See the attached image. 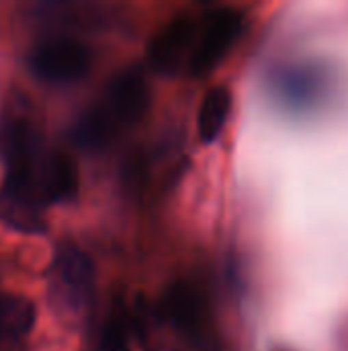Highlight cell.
I'll use <instances>...</instances> for the list:
<instances>
[{"instance_id": "10", "label": "cell", "mask_w": 348, "mask_h": 351, "mask_svg": "<svg viewBox=\"0 0 348 351\" xmlns=\"http://www.w3.org/2000/svg\"><path fill=\"white\" fill-rule=\"evenodd\" d=\"M232 111V93L226 86H213L205 93L197 113V134L203 144L219 138Z\"/></svg>"}, {"instance_id": "5", "label": "cell", "mask_w": 348, "mask_h": 351, "mask_svg": "<svg viewBox=\"0 0 348 351\" xmlns=\"http://www.w3.org/2000/svg\"><path fill=\"white\" fill-rule=\"evenodd\" d=\"M197 23L187 16L178 14L168 25H164L156 37L148 45V60L154 70L162 74H172L183 66V60L191 62V56L197 45Z\"/></svg>"}, {"instance_id": "3", "label": "cell", "mask_w": 348, "mask_h": 351, "mask_svg": "<svg viewBox=\"0 0 348 351\" xmlns=\"http://www.w3.org/2000/svg\"><path fill=\"white\" fill-rule=\"evenodd\" d=\"M96 107L115 128V132L135 125L150 109V86L148 78L139 68H127L113 76L105 97Z\"/></svg>"}, {"instance_id": "6", "label": "cell", "mask_w": 348, "mask_h": 351, "mask_svg": "<svg viewBox=\"0 0 348 351\" xmlns=\"http://www.w3.org/2000/svg\"><path fill=\"white\" fill-rule=\"evenodd\" d=\"M35 185L43 206L72 202L78 195V169L64 152L43 154L35 175Z\"/></svg>"}, {"instance_id": "14", "label": "cell", "mask_w": 348, "mask_h": 351, "mask_svg": "<svg viewBox=\"0 0 348 351\" xmlns=\"http://www.w3.org/2000/svg\"><path fill=\"white\" fill-rule=\"evenodd\" d=\"M277 351H285V350H277Z\"/></svg>"}, {"instance_id": "12", "label": "cell", "mask_w": 348, "mask_h": 351, "mask_svg": "<svg viewBox=\"0 0 348 351\" xmlns=\"http://www.w3.org/2000/svg\"><path fill=\"white\" fill-rule=\"evenodd\" d=\"M115 128L109 123V119L103 115V111L92 105L88 107L74 123L70 136H72V142L80 148V150H86V152H96V150H103L111 144V140L115 138Z\"/></svg>"}, {"instance_id": "8", "label": "cell", "mask_w": 348, "mask_h": 351, "mask_svg": "<svg viewBox=\"0 0 348 351\" xmlns=\"http://www.w3.org/2000/svg\"><path fill=\"white\" fill-rule=\"evenodd\" d=\"M162 313L178 329L195 333L203 325L205 302L195 286L187 282H176L166 290L162 298Z\"/></svg>"}, {"instance_id": "11", "label": "cell", "mask_w": 348, "mask_h": 351, "mask_svg": "<svg viewBox=\"0 0 348 351\" xmlns=\"http://www.w3.org/2000/svg\"><path fill=\"white\" fill-rule=\"evenodd\" d=\"M322 82L324 78L318 74V70L289 68V70L279 72V76L275 78V90H277V97H281L285 103L299 107V105L312 103L314 97H318Z\"/></svg>"}, {"instance_id": "13", "label": "cell", "mask_w": 348, "mask_h": 351, "mask_svg": "<svg viewBox=\"0 0 348 351\" xmlns=\"http://www.w3.org/2000/svg\"><path fill=\"white\" fill-rule=\"evenodd\" d=\"M96 351H131L127 327L119 317H111L103 325L98 341H96Z\"/></svg>"}, {"instance_id": "4", "label": "cell", "mask_w": 348, "mask_h": 351, "mask_svg": "<svg viewBox=\"0 0 348 351\" xmlns=\"http://www.w3.org/2000/svg\"><path fill=\"white\" fill-rule=\"evenodd\" d=\"M51 282L55 298L64 308L82 311L94 292L92 259L76 245H62L55 251Z\"/></svg>"}, {"instance_id": "9", "label": "cell", "mask_w": 348, "mask_h": 351, "mask_svg": "<svg viewBox=\"0 0 348 351\" xmlns=\"http://www.w3.org/2000/svg\"><path fill=\"white\" fill-rule=\"evenodd\" d=\"M37 319L35 304L23 296L0 294V348L23 341Z\"/></svg>"}, {"instance_id": "2", "label": "cell", "mask_w": 348, "mask_h": 351, "mask_svg": "<svg viewBox=\"0 0 348 351\" xmlns=\"http://www.w3.org/2000/svg\"><path fill=\"white\" fill-rule=\"evenodd\" d=\"M244 27V16L236 8H219L203 27V33L197 37L195 51L189 62L191 76H207L211 74L232 51L236 41L240 39Z\"/></svg>"}, {"instance_id": "1", "label": "cell", "mask_w": 348, "mask_h": 351, "mask_svg": "<svg viewBox=\"0 0 348 351\" xmlns=\"http://www.w3.org/2000/svg\"><path fill=\"white\" fill-rule=\"evenodd\" d=\"M90 64V49L72 37L45 39L29 53L31 72L49 84H72L88 74Z\"/></svg>"}, {"instance_id": "7", "label": "cell", "mask_w": 348, "mask_h": 351, "mask_svg": "<svg viewBox=\"0 0 348 351\" xmlns=\"http://www.w3.org/2000/svg\"><path fill=\"white\" fill-rule=\"evenodd\" d=\"M41 210L43 204L35 195L0 185V220L8 228L25 234H43L45 220Z\"/></svg>"}]
</instances>
